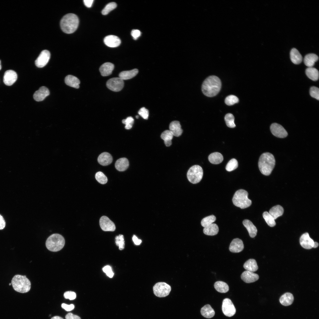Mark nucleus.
<instances>
[{
    "label": "nucleus",
    "instance_id": "f257e3e1",
    "mask_svg": "<svg viewBox=\"0 0 319 319\" xmlns=\"http://www.w3.org/2000/svg\"><path fill=\"white\" fill-rule=\"evenodd\" d=\"M221 86V82L219 78L215 76H211L204 81L202 85V91L206 96L213 97L219 92Z\"/></svg>",
    "mask_w": 319,
    "mask_h": 319
},
{
    "label": "nucleus",
    "instance_id": "f03ea898",
    "mask_svg": "<svg viewBox=\"0 0 319 319\" xmlns=\"http://www.w3.org/2000/svg\"><path fill=\"white\" fill-rule=\"evenodd\" d=\"M275 165V160L274 155L269 152L262 154L260 156L258 162L259 169L261 172L265 175H270Z\"/></svg>",
    "mask_w": 319,
    "mask_h": 319
},
{
    "label": "nucleus",
    "instance_id": "7ed1b4c3",
    "mask_svg": "<svg viewBox=\"0 0 319 319\" xmlns=\"http://www.w3.org/2000/svg\"><path fill=\"white\" fill-rule=\"evenodd\" d=\"M79 19L75 14L69 13L65 15L60 22L62 31L67 34L74 32L77 29L79 24Z\"/></svg>",
    "mask_w": 319,
    "mask_h": 319
},
{
    "label": "nucleus",
    "instance_id": "20e7f679",
    "mask_svg": "<svg viewBox=\"0 0 319 319\" xmlns=\"http://www.w3.org/2000/svg\"><path fill=\"white\" fill-rule=\"evenodd\" d=\"M11 284L15 291L21 293L27 292L31 288L30 282L25 275H15L12 279Z\"/></svg>",
    "mask_w": 319,
    "mask_h": 319
},
{
    "label": "nucleus",
    "instance_id": "39448f33",
    "mask_svg": "<svg viewBox=\"0 0 319 319\" xmlns=\"http://www.w3.org/2000/svg\"><path fill=\"white\" fill-rule=\"evenodd\" d=\"M65 239L61 235L53 234L47 238L45 245L47 248L52 252H57L61 250L64 247Z\"/></svg>",
    "mask_w": 319,
    "mask_h": 319
},
{
    "label": "nucleus",
    "instance_id": "423d86ee",
    "mask_svg": "<svg viewBox=\"0 0 319 319\" xmlns=\"http://www.w3.org/2000/svg\"><path fill=\"white\" fill-rule=\"evenodd\" d=\"M248 192L244 190L241 189L237 191L232 198L233 204L241 209L250 206L251 204L252 201L248 198Z\"/></svg>",
    "mask_w": 319,
    "mask_h": 319
},
{
    "label": "nucleus",
    "instance_id": "0eeeda50",
    "mask_svg": "<svg viewBox=\"0 0 319 319\" xmlns=\"http://www.w3.org/2000/svg\"><path fill=\"white\" fill-rule=\"evenodd\" d=\"M203 174L202 168L198 165H195L191 167L187 173V177L190 182L196 184L201 180Z\"/></svg>",
    "mask_w": 319,
    "mask_h": 319
},
{
    "label": "nucleus",
    "instance_id": "6e6552de",
    "mask_svg": "<svg viewBox=\"0 0 319 319\" xmlns=\"http://www.w3.org/2000/svg\"><path fill=\"white\" fill-rule=\"evenodd\" d=\"M154 294L157 297H162L168 295L171 290L170 285L164 282H159L156 284L153 287Z\"/></svg>",
    "mask_w": 319,
    "mask_h": 319
},
{
    "label": "nucleus",
    "instance_id": "1a4fd4ad",
    "mask_svg": "<svg viewBox=\"0 0 319 319\" xmlns=\"http://www.w3.org/2000/svg\"><path fill=\"white\" fill-rule=\"evenodd\" d=\"M124 85L123 80L119 77L113 78L106 82L107 87L113 91L117 92L122 89Z\"/></svg>",
    "mask_w": 319,
    "mask_h": 319
},
{
    "label": "nucleus",
    "instance_id": "9d476101",
    "mask_svg": "<svg viewBox=\"0 0 319 319\" xmlns=\"http://www.w3.org/2000/svg\"><path fill=\"white\" fill-rule=\"evenodd\" d=\"M222 310L224 314L227 317L233 316L236 313V309L231 300L228 298L223 301Z\"/></svg>",
    "mask_w": 319,
    "mask_h": 319
},
{
    "label": "nucleus",
    "instance_id": "9b49d317",
    "mask_svg": "<svg viewBox=\"0 0 319 319\" xmlns=\"http://www.w3.org/2000/svg\"><path fill=\"white\" fill-rule=\"evenodd\" d=\"M270 129L272 134L277 137L283 138L288 135V133L284 128L277 123H272L270 126Z\"/></svg>",
    "mask_w": 319,
    "mask_h": 319
},
{
    "label": "nucleus",
    "instance_id": "f8f14e48",
    "mask_svg": "<svg viewBox=\"0 0 319 319\" xmlns=\"http://www.w3.org/2000/svg\"><path fill=\"white\" fill-rule=\"evenodd\" d=\"M51 54L47 50L43 51L35 61V65L38 68H41L45 66L49 61Z\"/></svg>",
    "mask_w": 319,
    "mask_h": 319
},
{
    "label": "nucleus",
    "instance_id": "ddd939ff",
    "mask_svg": "<svg viewBox=\"0 0 319 319\" xmlns=\"http://www.w3.org/2000/svg\"><path fill=\"white\" fill-rule=\"evenodd\" d=\"M100 225L101 229L105 231H113L115 229L114 223L108 217L102 216L100 219Z\"/></svg>",
    "mask_w": 319,
    "mask_h": 319
},
{
    "label": "nucleus",
    "instance_id": "4468645a",
    "mask_svg": "<svg viewBox=\"0 0 319 319\" xmlns=\"http://www.w3.org/2000/svg\"><path fill=\"white\" fill-rule=\"evenodd\" d=\"M300 242L301 245L305 249H310L314 248L315 242L310 237L307 232L304 233L301 236Z\"/></svg>",
    "mask_w": 319,
    "mask_h": 319
},
{
    "label": "nucleus",
    "instance_id": "2eb2a0df",
    "mask_svg": "<svg viewBox=\"0 0 319 319\" xmlns=\"http://www.w3.org/2000/svg\"><path fill=\"white\" fill-rule=\"evenodd\" d=\"M17 76L14 71L9 70L6 71L3 77L4 84L7 86L12 85L17 80Z\"/></svg>",
    "mask_w": 319,
    "mask_h": 319
},
{
    "label": "nucleus",
    "instance_id": "dca6fc26",
    "mask_svg": "<svg viewBox=\"0 0 319 319\" xmlns=\"http://www.w3.org/2000/svg\"><path fill=\"white\" fill-rule=\"evenodd\" d=\"M49 94L50 92L48 89L45 87L42 86L35 92L33 97L35 101L38 102L41 101L43 100Z\"/></svg>",
    "mask_w": 319,
    "mask_h": 319
},
{
    "label": "nucleus",
    "instance_id": "f3484780",
    "mask_svg": "<svg viewBox=\"0 0 319 319\" xmlns=\"http://www.w3.org/2000/svg\"><path fill=\"white\" fill-rule=\"evenodd\" d=\"M244 246L242 241L238 238L233 240L231 242L229 249L232 253H237L242 251Z\"/></svg>",
    "mask_w": 319,
    "mask_h": 319
},
{
    "label": "nucleus",
    "instance_id": "a211bd4d",
    "mask_svg": "<svg viewBox=\"0 0 319 319\" xmlns=\"http://www.w3.org/2000/svg\"><path fill=\"white\" fill-rule=\"evenodd\" d=\"M104 42L107 46L112 48L117 47L121 43V40L118 37L112 35L105 37L104 39Z\"/></svg>",
    "mask_w": 319,
    "mask_h": 319
},
{
    "label": "nucleus",
    "instance_id": "6ab92c4d",
    "mask_svg": "<svg viewBox=\"0 0 319 319\" xmlns=\"http://www.w3.org/2000/svg\"><path fill=\"white\" fill-rule=\"evenodd\" d=\"M241 277L242 279L245 282L249 283L254 282L257 280L259 276L257 274L246 270L242 273Z\"/></svg>",
    "mask_w": 319,
    "mask_h": 319
},
{
    "label": "nucleus",
    "instance_id": "aec40b11",
    "mask_svg": "<svg viewBox=\"0 0 319 319\" xmlns=\"http://www.w3.org/2000/svg\"><path fill=\"white\" fill-rule=\"evenodd\" d=\"M169 130L172 133L173 136L178 137L182 134L183 130L179 121H177L171 122L169 125Z\"/></svg>",
    "mask_w": 319,
    "mask_h": 319
},
{
    "label": "nucleus",
    "instance_id": "412c9836",
    "mask_svg": "<svg viewBox=\"0 0 319 319\" xmlns=\"http://www.w3.org/2000/svg\"><path fill=\"white\" fill-rule=\"evenodd\" d=\"M98 163L102 166H107L110 164L113 161L111 155L107 152H103L101 153L97 158Z\"/></svg>",
    "mask_w": 319,
    "mask_h": 319
},
{
    "label": "nucleus",
    "instance_id": "4be33fe9",
    "mask_svg": "<svg viewBox=\"0 0 319 319\" xmlns=\"http://www.w3.org/2000/svg\"><path fill=\"white\" fill-rule=\"evenodd\" d=\"M114 68V65L112 63L106 62L100 66L99 71L102 76H107L111 74Z\"/></svg>",
    "mask_w": 319,
    "mask_h": 319
},
{
    "label": "nucleus",
    "instance_id": "5701e85b",
    "mask_svg": "<svg viewBox=\"0 0 319 319\" xmlns=\"http://www.w3.org/2000/svg\"><path fill=\"white\" fill-rule=\"evenodd\" d=\"M242 223L247 230L250 237L252 238L255 237L256 235L257 230L252 222L248 219H245Z\"/></svg>",
    "mask_w": 319,
    "mask_h": 319
},
{
    "label": "nucleus",
    "instance_id": "b1692460",
    "mask_svg": "<svg viewBox=\"0 0 319 319\" xmlns=\"http://www.w3.org/2000/svg\"><path fill=\"white\" fill-rule=\"evenodd\" d=\"M129 162L128 160L126 158H120L118 160L115 164L116 169L119 171H123L128 168Z\"/></svg>",
    "mask_w": 319,
    "mask_h": 319
},
{
    "label": "nucleus",
    "instance_id": "393cba45",
    "mask_svg": "<svg viewBox=\"0 0 319 319\" xmlns=\"http://www.w3.org/2000/svg\"><path fill=\"white\" fill-rule=\"evenodd\" d=\"M65 82L66 85L69 86L76 89H78L79 87L80 81L79 79L74 76L70 75L67 76L65 79Z\"/></svg>",
    "mask_w": 319,
    "mask_h": 319
},
{
    "label": "nucleus",
    "instance_id": "a878e982",
    "mask_svg": "<svg viewBox=\"0 0 319 319\" xmlns=\"http://www.w3.org/2000/svg\"><path fill=\"white\" fill-rule=\"evenodd\" d=\"M318 59V56L314 53H310L306 55L304 59L305 65L308 67H313L315 62Z\"/></svg>",
    "mask_w": 319,
    "mask_h": 319
},
{
    "label": "nucleus",
    "instance_id": "bb28decb",
    "mask_svg": "<svg viewBox=\"0 0 319 319\" xmlns=\"http://www.w3.org/2000/svg\"><path fill=\"white\" fill-rule=\"evenodd\" d=\"M294 297L293 294L289 292H287L283 294L279 299L280 303L284 306L291 305L293 302Z\"/></svg>",
    "mask_w": 319,
    "mask_h": 319
},
{
    "label": "nucleus",
    "instance_id": "cd10ccee",
    "mask_svg": "<svg viewBox=\"0 0 319 319\" xmlns=\"http://www.w3.org/2000/svg\"><path fill=\"white\" fill-rule=\"evenodd\" d=\"M290 55L291 61L295 64H299L302 61V58L301 55L296 48H293L291 49Z\"/></svg>",
    "mask_w": 319,
    "mask_h": 319
},
{
    "label": "nucleus",
    "instance_id": "c85d7f7f",
    "mask_svg": "<svg viewBox=\"0 0 319 319\" xmlns=\"http://www.w3.org/2000/svg\"><path fill=\"white\" fill-rule=\"evenodd\" d=\"M139 72L138 69H135L129 71H123L121 72L119 74V77L123 80H128L135 77Z\"/></svg>",
    "mask_w": 319,
    "mask_h": 319
},
{
    "label": "nucleus",
    "instance_id": "c756f323",
    "mask_svg": "<svg viewBox=\"0 0 319 319\" xmlns=\"http://www.w3.org/2000/svg\"><path fill=\"white\" fill-rule=\"evenodd\" d=\"M201 313L203 316L208 318L213 317L215 313L214 310L211 306L208 304L204 305L201 308Z\"/></svg>",
    "mask_w": 319,
    "mask_h": 319
},
{
    "label": "nucleus",
    "instance_id": "7c9ffc66",
    "mask_svg": "<svg viewBox=\"0 0 319 319\" xmlns=\"http://www.w3.org/2000/svg\"><path fill=\"white\" fill-rule=\"evenodd\" d=\"M173 136L172 132L169 130H166L161 134V137L164 141L165 145L167 147L170 146L172 142L171 140Z\"/></svg>",
    "mask_w": 319,
    "mask_h": 319
},
{
    "label": "nucleus",
    "instance_id": "2f4dec72",
    "mask_svg": "<svg viewBox=\"0 0 319 319\" xmlns=\"http://www.w3.org/2000/svg\"><path fill=\"white\" fill-rule=\"evenodd\" d=\"M219 230V227L217 225L212 223L204 227L203 229V232L206 235L213 236L217 235L218 233Z\"/></svg>",
    "mask_w": 319,
    "mask_h": 319
},
{
    "label": "nucleus",
    "instance_id": "473e14b6",
    "mask_svg": "<svg viewBox=\"0 0 319 319\" xmlns=\"http://www.w3.org/2000/svg\"><path fill=\"white\" fill-rule=\"evenodd\" d=\"M283 208L279 205L275 206L270 210L269 213L274 219L281 216L284 213Z\"/></svg>",
    "mask_w": 319,
    "mask_h": 319
},
{
    "label": "nucleus",
    "instance_id": "72a5a7b5",
    "mask_svg": "<svg viewBox=\"0 0 319 319\" xmlns=\"http://www.w3.org/2000/svg\"><path fill=\"white\" fill-rule=\"evenodd\" d=\"M243 267L246 270L253 272L256 271L258 268L256 261L253 259H250L246 261Z\"/></svg>",
    "mask_w": 319,
    "mask_h": 319
},
{
    "label": "nucleus",
    "instance_id": "f704fd0d",
    "mask_svg": "<svg viewBox=\"0 0 319 319\" xmlns=\"http://www.w3.org/2000/svg\"><path fill=\"white\" fill-rule=\"evenodd\" d=\"M208 160L211 163L214 164H218L222 162L223 157L220 153L215 152L211 153L209 155Z\"/></svg>",
    "mask_w": 319,
    "mask_h": 319
},
{
    "label": "nucleus",
    "instance_id": "c9c22d12",
    "mask_svg": "<svg viewBox=\"0 0 319 319\" xmlns=\"http://www.w3.org/2000/svg\"><path fill=\"white\" fill-rule=\"evenodd\" d=\"M305 73L307 76L312 80L316 81L318 79V71L315 68H307L305 70Z\"/></svg>",
    "mask_w": 319,
    "mask_h": 319
},
{
    "label": "nucleus",
    "instance_id": "e433bc0d",
    "mask_svg": "<svg viewBox=\"0 0 319 319\" xmlns=\"http://www.w3.org/2000/svg\"><path fill=\"white\" fill-rule=\"evenodd\" d=\"M214 286L216 290L220 293H225L229 290V287L228 284L222 281H216L214 283Z\"/></svg>",
    "mask_w": 319,
    "mask_h": 319
},
{
    "label": "nucleus",
    "instance_id": "4c0bfd02",
    "mask_svg": "<svg viewBox=\"0 0 319 319\" xmlns=\"http://www.w3.org/2000/svg\"><path fill=\"white\" fill-rule=\"evenodd\" d=\"M216 220V217L214 215H210L202 219L201 222V224L202 226L204 227L212 224Z\"/></svg>",
    "mask_w": 319,
    "mask_h": 319
},
{
    "label": "nucleus",
    "instance_id": "58836bf2",
    "mask_svg": "<svg viewBox=\"0 0 319 319\" xmlns=\"http://www.w3.org/2000/svg\"><path fill=\"white\" fill-rule=\"evenodd\" d=\"M234 117L232 114L228 113L226 114L224 117V120L228 127L233 128L236 126L234 123Z\"/></svg>",
    "mask_w": 319,
    "mask_h": 319
},
{
    "label": "nucleus",
    "instance_id": "ea45409f",
    "mask_svg": "<svg viewBox=\"0 0 319 319\" xmlns=\"http://www.w3.org/2000/svg\"><path fill=\"white\" fill-rule=\"evenodd\" d=\"M263 218L268 226L273 227L276 224L275 219L267 211L264 212L263 214Z\"/></svg>",
    "mask_w": 319,
    "mask_h": 319
},
{
    "label": "nucleus",
    "instance_id": "a19ab883",
    "mask_svg": "<svg viewBox=\"0 0 319 319\" xmlns=\"http://www.w3.org/2000/svg\"><path fill=\"white\" fill-rule=\"evenodd\" d=\"M238 166L237 160L235 158H233L228 162L226 167V169L227 171L230 172L236 169Z\"/></svg>",
    "mask_w": 319,
    "mask_h": 319
},
{
    "label": "nucleus",
    "instance_id": "79ce46f5",
    "mask_svg": "<svg viewBox=\"0 0 319 319\" xmlns=\"http://www.w3.org/2000/svg\"><path fill=\"white\" fill-rule=\"evenodd\" d=\"M239 100L236 96L230 95L228 96L225 98V104L229 106H231L239 102Z\"/></svg>",
    "mask_w": 319,
    "mask_h": 319
},
{
    "label": "nucleus",
    "instance_id": "37998d69",
    "mask_svg": "<svg viewBox=\"0 0 319 319\" xmlns=\"http://www.w3.org/2000/svg\"><path fill=\"white\" fill-rule=\"evenodd\" d=\"M116 4L114 2H110L106 5L102 11V14L106 15L117 7Z\"/></svg>",
    "mask_w": 319,
    "mask_h": 319
},
{
    "label": "nucleus",
    "instance_id": "c03bdc74",
    "mask_svg": "<svg viewBox=\"0 0 319 319\" xmlns=\"http://www.w3.org/2000/svg\"><path fill=\"white\" fill-rule=\"evenodd\" d=\"M115 242L116 245L118 246L119 249L121 250L124 249L125 246V241L124 237L122 235H119L115 237Z\"/></svg>",
    "mask_w": 319,
    "mask_h": 319
},
{
    "label": "nucleus",
    "instance_id": "a18cd8bd",
    "mask_svg": "<svg viewBox=\"0 0 319 319\" xmlns=\"http://www.w3.org/2000/svg\"><path fill=\"white\" fill-rule=\"evenodd\" d=\"M95 178L97 181L102 184H105L108 181L106 176L101 172H97L95 174Z\"/></svg>",
    "mask_w": 319,
    "mask_h": 319
},
{
    "label": "nucleus",
    "instance_id": "49530a36",
    "mask_svg": "<svg viewBox=\"0 0 319 319\" xmlns=\"http://www.w3.org/2000/svg\"><path fill=\"white\" fill-rule=\"evenodd\" d=\"M134 120L131 116L127 117L126 119H123L122 121V123L125 125V128L126 129H131L132 127V125L134 123Z\"/></svg>",
    "mask_w": 319,
    "mask_h": 319
},
{
    "label": "nucleus",
    "instance_id": "de8ad7c7",
    "mask_svg": "<svg viewBox=\"0 0 319 319\" xmlns=\"http://www.w3.org/2000/svg\"><path fill=\"white\" fill-rule=\"evenodd\" d=\"M310 96L318 100L319 99V89L315 86L311 87L310 89Z\"/></svg>",
    "mask_w": 319,
    "mask_h": 319
},
{
    "label": "nucleus",
    "instance_id": "09e8293b",
    "mask_svg": "<svg viewBox=\"0 0 319 319\" xmlns=\"http://www.w3.org/2000/svg\"><path fill=\"white\" fill-rule=\"evenodd\" d=\"M138 113L142 117L145 119H147L149 115L148 110L145 107L141 108Z\"/></svg>",
    "mask_w": 319,
    "mask_h": 319
},
{
    "label": "nucleus",
    "instance_id": "8fccbe9b",
    "mask_svg": "<svg viewBox=\"0 0 319 319\" xmlns=\"http://www.w3.org/2000/svg\"><path fill=\"white\" fill-rule=\"evenodd\" d=\"M65 299H69L70 300L75 299L76 297V293L73 291H68L65 292L64 294Z\"/></svg>",
    "mask_w": 319,
    "mask_h": 319
},
{
    "label": "nucleus",
    "instance_id": "3c124183",
    "mask_svg": "<svg viewBox=\"0 0 319 319\" xmlns=\"http://www.w3.org/2000/svg\"><path fill=\"white\" fill-rule=\"evenodd\" d=\"M102 270L104 272L106 273L107 275L109 277L112 278L114 275L111 267L109 266H106L104 267Z\"/></svg>",
    "mask_w": 319,
    "mask_h": 319
},
{
    "label": "nucleus",
    "instance_id": "603ef678",
    "mask_svg": "<svg viewBox=\"0 0 319 319\" xmlns=\"http://www.w3.org/2000/svg\"><path fill=\"white\" fill-rule=\"evenodd\" d=\"M141 34L140 31L138 30H133L131 32V35L134 40H136Z\"/></svg>",
    "mask_w": 319,
    "mask_h": 319
},
{
    "label": "nucleus",
    "instance_id": "864d4df0",
    "mask_svg": "<svg viewBox=\"0 0 319 319\" xmlns=\"http://www.w3.org/2000/svg\"><path fill=\"white\" fill-rule=\"evenodd\" d=\"M62 307L67 311H71L73 310L74 308V306L73 304L68 305L65 303H63L61 305Z\"/></svg>",
    "mask_w": 319,
    "mask_h": 319
},
{
    "label": "nucleus",
    "instance_id": "5fc2aeb1",
    "mask_svg": "<svg viewBox=\"0 0 319 319\" xmlns=\"http://www.w3.org/2000/svg\"><path fill=\"white\" fill-rule=\"evenodd\" d=\"M66 319H81L79 316L70 313L66 315Z\"/></svg>",
    "mask_w": 319,
    "mask_h": 319
},
{
    "label": "nucleus",
    "instance_id": "6e6d98bb",
    "mask_svg": "<svg viewBox=\"0 0 319 319\" xmlns=\"http://www.w3.org/2000/svg\"><path fill=\"white\" fill-rule=\"evenodd\" d=\"M5 222L3 217L0 214V230L3 229L5 226Z\"/></svg>",
    "mask_w": 319,
    "mask_h": 319
},
{
    "label": "nucleus",
    "instance_id": "4d7b16f0",
    "mask_svg": "<svg viewBox=\"0 0 319 319\" xmlns=\"http://www.w3.org/2000/svg\"><path fill=\"white\" fill-rule=\"evenodd\" d=\"M132 240L134 242V243L136 245H139L142 242L141 240L139 239L135 235H134L133 236Z\"/></svg>",
    "mask_w": 319,
    "mask_h": 319
},
{
    "label": "nucleus",
    "instance_id": "13d9d810",
    "mask_svg": "<svg viewBox=\"0 0 319 319\" xmlns=\"http://www.w3.org/2000/svg\"><path fill=\"white\" fill-rule=\"evenodd\" d=\"M93 0H84L83 1L85 5L87 7H90L92 4Z\"/></svg>",
    "mask_w": 319,
    "mask_h": 319
},
{
    "label": "nucleus",
    "instance_id": "bf43d9fd",
    "mask_svg": "<svg viewBox=\"0 0 319 319\" xmlns=\"http://www.w3.org/2000/svg\"><path fill=\"white\" fill-rule=\"evenodd\" d=\"M51 319H64L58 316H55L53 317Z\"/></svg>",
    "mask_w": 319,
    "mask_h": 319
},
{
    "label": "nucleus",
    "instance_id": "052dcab7",
    "mask_svg": "<svg viewBox=\"0 0 319 319\" xmlns=\"http://www.w3.org/2000/svg\"><path fill=\"white\" fill-rule=\"evenodd\" d=\"M1 61L0 60V70H1Z\"/></svg>",
    "mask_w": 319,
    "mask_h": 319
},
{
    "label": "nucleus",
    "instance_id": "680f3d73",
    "mask_svg": "<svg viewBox=\"0 0 319 319\" xmlns=\"http://www.w3.org/2000/svg\"><path fill=\"white\" fill-rule=\"evenodd\" d=\"M136 118H138L139 116L138 115H136Z\"/></svg>",
    "mask_w": 319,
    "mask_h": 319
},
{
    "label": "nucleus",
    "instance_id": "e2e57ef3",
    "mask_svg": "<svg viewBox=\"0 0 319 319\" xmlns=\"http://www.w3.org/2000/svg\"><path fill=\"white\" fill-rule=\"evenodd\" d=\"M11 283H9V285H11Z\"/></svg>",
    "mask_w": 319,
    "mask_h": 319
}]
</instances>
